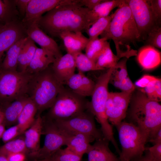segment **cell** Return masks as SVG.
Masks as SVG:
<instances>
[{"label": "cell", "instance_id": "6da1fadb", "mask_svg": "<svg viewBox=\"0 0 161 161\" xmlns=\"http://www.w3.org/2000/svg\"><path fill=\"white\" fill-rule=\"evenodd\" d=\"M76 2L56 6L36 21L38 26L51 36L58 37L65 31L85 32L91 26L89 13L90 10Z\"/></svg>", "mask_w": 161, "mask_h": 161}, {"label": "cell", "instance_id": "7a4b0ae2", "mask_svg": "<svg viewBox=\"0 0 161 161\" xmlns=\"http://www.w3.org/2000/svg\"><path fill=\"white\" fill-rule=\"evenodd\" d=\"M130 103V122L139 129L149 141L161 128V105L149 99L142 90L132 93Z\"/></svg>", "mask_w": 161, "mask_h": 161}, {"label": "cell", "instance_id": "3957f363", "mask_svg": "<svg viewBox=\"0 0 161 161\" xmlns=\"http://www.w3.org/2000/svg\"><path fill=\"white\" fill-rule=\"evenodd\" d=\"M52 64L45 69L31 75L28 84L27 95L35 105L37 114L52 106L64 87L55 76Z\"/></svg>", "mask_w": 161, "mask_h": 161}, {"label": "cell", "instance_id": "277c9868", "mask_svg": "<svg viewBox=\"0 0 161 161\" xmlns=\"http://www.w3.org/2000/svg\"><path fill=\"white\" fill-rule=\"evenodd\" d=\"M114 43L128 45L141 41L131 10L125 0L118 7L107 29L100 35Z\"/></svg>", "mask_w": 161, "mask_h": 161}, {"label": "cell", "instance_id": "5b68a950", "mask_svg": "<svg viewBox=\"0 0 161 161\" xmlns=\"http://www.w3.org/2000/svg\"><path fill=\"white\" fill-rule=\"evenodd\" d=\"M89 102L86 97L64 86L44 117L54 120L67 119L89 109Z\"/></svg>", "mask_w": 161, "mask_h": 161}, {"label": "cell", "instance_id": "8992f818", "mask_svg": "<svg viewBox=\"0 0 161 161\" xmlns=\"http://www.w3.org/2000/svg\"><path fill=\"white\" fill-rule=\"evenodd\" d=\"M116 126L121 147L120 161H130L142 156L147 140L139 129L133 123L126 121Z\"/></svg>", "mask_w": 161, "mask_h": 161}, {"label": "cell", "instance_id": "52a82bcc", "mask_svg": "<svg viewBox=\"0 0 161 161\" xmlns=\"http://www.w3.org/2000/svg\"><path fill=\"white\" fill-rule=\"evenodd\" d=\"M114 67L108 69L97 78L89 107V110L100 125L103 135L106 137L111 136L113 133L112 127L106 114L105 104L109 93L108 84Z\"/></svg>", "mask_w": 161, "mask_h": 161}, {"label": "cell", "instance_id": "ba28073f", "mask_svg": "<svg viewBox=\"0 0 161 161\" xmlns=\"http://www.w3.org/2000/svg\"><path fill=\"white\" fill-rule=\"evenodd\" d=\"M31 75L0 68V105L27 95L28 84Z\"/></svg>", "mask_w": 161, "mask_h": 161}, {"label": "cell", "instance_id": "9c48e42d", "mask_svg": "<svg viewBox=\"0 0 161 161\" xmlns=\"http://www.w3.org/2000/svg\"><path fill=\"white\" fill-rule=\"evenodd\" d=\"M43 118L42 134L45 135L43 146L32 157L40 160L50 158L63 146L66 145L70 134L60 129L53 120Z\"/></svg>", "mask_w": 161, "mask_h": 161}, {"label": "cell", "instance_id": "30bf717a", "mask_svg": "<svg viewBox=\"0 0 161 161\" xmlns=\"http://www.w3.org/2000/svg\"><path fill=\"white\" fill-rule=\"evenodd\" d=\"M53 120L69 134H84L96 140L104 138L101 131L96 127L94 116L89 109L67 119Z\"/></svg>", "mask_w": 161, "mask_h": 161}, {"label": "cell", "instance_id": "8fae6325", "mask_svg": "<svg viewBox=\"0 0 161 161\" xmlns=\"http://www.w3.org/2000/svg\"><path fill=\"white\" fill-rule=\"evenodd\" d=\"M131 11L141 41H145L149 31L157 25L148 0H125Z\"/></svg>", "mask_w": 161, "mask_h": 161}, {"label": "cell", "instance_id": "7c38bea8", "mask_svg": "<svg viewBox=\"0 0 161 161\" xmlns=\"http://www.w3.org/2000/svg\"><path fill=\"white\" fill-rule=\"evenodd\" d=\"M133 92H109L105 104V112L109 122L115 126L126 117Z\"/></svg>", "mask_w": 161, "mask_h": 161}, {"label": "cell", "instance_id": "4fadbf2b", "mask_svg": "<svg viewBox=\"0 0 161 161\" xmlns=\"http://www.w3.org/2000/svg\"><path fill=\"white\" fill-rule=\"evenodd\" d=\"M27 36L26 26L20 19L7 23L0 27V64L4 52Z\"/></svg>", "mask_w": 161, "mask_h": 161}, {"label": "cell", "instance_id": "5bb4252c", "mask_svg": "<svg viewBox=\"0 0 161 161\" xmlns=\"http://www.w3.org/2000/svg\"><path fill=\"white\" fill-rule=\"evenodd\" d=\"M77 1V0H30L22 21L24 24L37 21L44 13L56 6Z\"/></svg>", "mask_w": 161, "mask_h": 161}, {"label": "cell", "instance_id": "9a60e30c", "mask_svg": "<svg viewBox=\"0 0 161 161\" xmlns=\"http://www.w3.org/2000/svg\"><path fill=\"white\" fill-rule=\"evenodd\" d=\"M27 36L41 48L51 52L55 58L62 55L59 47L56 41L47 35L38 25L36 21L24 24Z\"/></svg>", "mask_w": 161, "mask_h": 161}, {"label": "cell", "instance_id": "2e32d148", "mask_svg": "<svg viewBox=\"0 0 161 161\" xmlns=\"http://www.w3.org/2000/svg\"><path fill=\"white\" fill-rule=\"evenodd\" d=\"M52 67L55 76L64 85L75 74L76 68L74 58L69 53L55 58Z\"/></svg>", "mask_w": 161, "mask_h": 161}, {"label": "cell", "instance_id": "e0dca14e", "mask_svg": "<svg viewBox=\"0 0 161 161\" xmlns=\"http://www.w3.org/2000/svg\"><path fill=\"white\" fill-rule=\"evenodd\" d=\"M43 118L38 114L31 126L24 132V138L27 152L32 156L40 149V140L42 134Z\"/></svg>", "mask_w": 161, "mask_h": 161}, {"label": "cell", "instance_id": "ac0fdd59", "mask_svg": "<svg viewBox=\"0 0 161 161\" xmlns=\"http://www.w3.org/2000/svg\"><path fill=\"white\" fill-rule=\"evenodd\" d=\"M109 141L104 138L90 145L86 154L88 161H120L110 151Z\"/></svg>", "mask_w": 161, "mask_h": 161}, {"label": "cell", "instance_id": "d6986e66", "mask_svg": "<svg viewBox=\"0 0 161 161\" xmlns=\"http://www.w3.org/2000/svg\"><path fill=\"white\" fill-rule=\"evenodd\" d=\"M58 37L63 40L67 53L71 54L85 49L89 41L88 38L80 32H64Z\"/></svg>", "mask_w": 161, "mask_h": 161}, {"label": "cell", "instance_id": "ffe728a7", "mask_svg": "<svg viewBox=\"0 0 161 161\" xmlns=\"http://www.w3.org/2000/svg\"><path fill=\"white\" fill-rule=\"evenodd\" d=\"M29 99L26 95L10 102L0 105L4 115L3 124L10 125L17 122L18 118Z\"/></svg>", "mask_w": 161, "mask_h": 161}, {"label": "cell", "instance_id": "44dd1931", "mask_svg": "<svg viewBox=\"0 0 161 161\" xmlns=\"http://www.w3.org/2000/svg\"><path fill=\"white\" fill-rule=\"evenodd\" d=\"M55 59L54 55L50 52L38 47L26 72L32 75L42 71L52 64Z\"/></svg>", "mask_w": 161, "mask_h": 161}, {"label": "cell", "instance_id": "7402d4cb", "mask_svg": "<svg viewBox=\"0 0 161 161\" xmlns=\"http://www.w3.org/2000/svg\"><path fill=\"white\" fill-rule=\"evenodd\" d=\"M137 56L138 63L145 70L155 68L161 63L160 52L150 45H146L142 47Z\"/></svg>", "mask_w": 161, "mask_h": 161}, {"label": "cell", "instance_id": "603a6c76", "mask_svg": "<svg viewBox=\"0 0 161 161\" xmlns=\"http://www.w3.org/2000/svg\"><path fill=\"white\" fill-rule=\"evenodd\" d=\"M27 38V36L22 38L8 49L3 62L0 64V68L6 70L17 71L18 57Z\"/></svg>", "mask_w": 161, "mask_h": 161}, {"label": "cell", "instance_id": "cb8c5ba5", "mask_svg": "<svg viewBox=\"0 0 161 161\" xmlns=\"http://www.w3.org/2000/svg\"><path fill=\"white\" fill-rule=\"evenodd\" d=\"M94 140L86 135L77 133L70 134L66 144V148L76 154L82 157L86 153L90 145V143Z\"/></svg>", "mask_w": 161, "mask_h": 161}, {"label": "cell", "instance_id": "d4e9b609", "mask_svg": "<svg viewBox=\"0 0 161 161\" xmlns=\"http://www.w3.org/2000/svg\"><path fill=\"white\" fill-rule=\"evenodd\" d=\"M37 48L35 42L28 36L18 57L17 69L18 72H26Z\"/></svg>", "mask_w": 161, "mask_h": 161}, {"label": "cell", "instance_id": "484cf974", "mask_svg": "<svg viewBox=\"0 0 161 161\" xmlns=\"http://www.w3.org/2000/svg\"><path fill=\"white\" fill-rule=\"evenodd\" d=\"M37 109L34 103L29 98L17 121L22 134L29 129L34 122Z\"/></svg>", "mask_w": 161, "mask_h": 161}, {"label": "cell", "instance_id": "4316f807", "mask_svg": "<svg viewBox=\"0 0 161 161\" xmlns=\"http://www.w3.org/2000/svg\"><path fill=\"white\" fill-rule=\"evenodd\" d=\"M123 0H105L97 5L89 13V21L91 25L96 20L101 18L109 15L111 11L118 7Z\"/></svg>", "mask_w": 161, "mask_h": 161}, {"label": "cell", "instance_id": "83f0119b", "mask_svg": "<svg viewBox=\"0 0 161 161\" xmlns=\"http://www.w3.org/2000/svg\"><path fill=\"white\" fill-rule=\"evenodd\" d=\"M121 57L114 54L107 41L95 63L96 66L99 70L109 69L114 66Z\"/></svg>", "mask_w": 161, "mask_h": 161}, {"label": "cell", "instance_id": "f1b7e54d", "mask_svg": "<svg viewBox=\"0 0 161 161\" xmlns=\"http://www.w3.org/2000/svg\"><path fill=\"white\" fill-rule=\"evenodd\" d=\"M15 0H0V22L4 24L19 19Z\"/></svg>", "mask_w": 161, "mask_h": 161}, {"label": "cell", "instance_id": "f546056e", "mask_svg": "<svg viewBox=\"0 0 161 161\" xmlns=\"http://www.w3.org/2000/svg\"><path fill=\"white\" fill-rule=\"evenodd\" d=\"M114 15V12L106 17L96 20L86 31L89 39L98 38L108 28Z\"/></svg>", "mask_w": 161, "mask_h": 161}, {"label": "cell", "instance_id": "4dcf8cb0", "mask_svg": "<svg viewBox=\"0 0 161 161\" xmlns=\"http://www.w3.org/2000/svg\"><path fill=\"white\" fill-rule=\"evenodd\" d=\"M107 41L104 38L98 37L89 39L85 48V54L95 63Z\"/></svg>", "mask_w": 161, "mask_h": 161}, {"label": "cell", "instance_id": "1f68e13d", "mask_svg": "<svg viewBox=\"0 0 161 161\" xmlns=\"http://www.w3.org/2000/svg\"><path fill=\"white\" fill-rule=\"evenodd\" d=\"M27 152L24 139L17 138L7 142L0 147V154L6 156L16 153Z\"/></svg>", "mask_w": 161, "mask_h": 161}, {"label": "cell", "instance_id": "d6a6232c", "mask_svg": "<svg viewBox=\"0 0 161 161\" xmlns=\"http://www.w3.org/2000/svg\"><path fill=\"white\" fill-rule=\"evenodd\" d=\"M75 60L76 67L82 72L99 70L96 66L95 63L90 59L81 52L72 54Z\"/></svg>", "mask_w": 161, "mask_h": 161}, {"label": "cell", "instance_id": "836d02e7", "mask_svg": "<svg viewBox=\"0 0 161 161\" xmlns=\"http://www.w3.org/2000/svg\"><path fill=\"white\" fill-rule=\"evenodd\" d=\"M66 84L71 90L75 93L85 97L87 96L83 86L80 71L72 75L66 81Z\"/></svg>", "mask_w": 161, "mask_h": 161}, {"label": "cell", "instance_id": "e575fe53", "mask_svg": "<svg viewBox=\"0 0 161 161\" xmlns=\"http://www.w3.org/2000/svg\"><path fill=\"white\" fill-rule=\"evenodd\" d=\"M82 157L66 147L56 151L50 158V161H80Z\"/></svg>", "mask_w": 161, "mask_h": 161}, {"label": "cell", "instance_id": "d590c367", "mask_svg": "<svg viewBox=\"0 0 161 161\" xmlns=\"http://www.w3.org/2000/svg\"><path fill=\"white\" fill-rule=\"evenodd\" d=\"M127 58H124L118 61L114 66L110 80L121 82L129 77L126 62Z\"/></svg>", "mask_w": 161, "mask_h": 161}, {"label": "cell", "instance_id": "8d00e7d4", "mask_svg": "<svg viewBox=\"0 0 161 161\" xmlns=\"http://www.w3.org/2000/svg\"><path fill=\"white\" fill-rule=\"evenodd\" d=\"M145 41L146 45L160 49L161 48V26L156 25L153 27L148 33Z\"/></svg>", "mask_w": 161, "mask_h": 161}, {"label": "cell", "instance_id": "74e56055", "mask_svg": "<svg viewBox=\"0 0 161 161\" xmlns=\"http://www.w3.org/2000/svg\"><path fill=\"white\" fill-rule=\"evenodd\" d=\"M109 82L121 90L122 91L132 92L136 89V86L129 77L121 82L110 80Z\"/></svg>", "mask_w": 161, "mask_h": 161}, {"label": "cell", "instance_id": "f35d334b", "mask_svg": "<svg viewBox=\"0 0 161 161\" xmlns=\"http://www.w3.org/2000/svg\"><path fill=\"white\" fill-rule=\"evenodd\" d=\"M21 134L20 128L17 124L5 130L1 139L3 142L5 143L15 139Z\"/></svg>", "mask_w": 161, "mask_h": 161}, {"label": "cell", "instance_id": "ab89813d", "mask_svg": "<svg viewBox=\"0 0 161 161\" xmlns=\"http://www.w3.org/2000/svg\"><path fill=\"white\" fill-rule=\"evenodd\" d=\"M150 8L157 25L161 26V0H149Z\"/></svg>", "mask_w": 161, "mask_h": 161}, {"label": "cell", "instance_id": "60d3db41", "mask_svg": "<svg viewBox=\"0 0 161 161\" xmlns=\"http://www.w3.org/2000/svg\"><path fill=\"white\" fill-rule=\"evenodd\" d=\"M80 72L81 75L83 86L87 96H91L95 88V83L91 79L86 77L83 72Z\"/></svg>", "mask_w": 161, "mask_h": 161}, {"label": "cell", "instance_id": "b9f144b4", "mask_svg": "<svg viewBox=\"0 0 161 161\" xmlns=\"http://www.w3.org/2000/svg\"><path fill=\"white\" fill-rule=\"evenodd\" d=\"M156 80L151 82L147 86L144 88L143 90H142L149 99L159 102L160 100L157 96L155 89V83Z\"/></svg>", "mask_w": 161, "mask_h": 161}, {"label": "cell", "instance_id": "7bdbcfd3", "mask_svg": "<svg viewBox=\"0 0 161 161\" xmlns=\"http://www.w3.org/2000/svg\"><path fill=\"white\" fill-rule=\"evenodd\" d=\"M30 0H15V3L19 16L24 18L27 8Z\"/></svg>", "mask_w": 161, "mask_h": 161}, {"label": "cell", "instance_id": "ee69618b", "mask_svg": "<svg viewBox=\"0 0 161 161\" xmlns=\"http://www.w3.org/2000/svg\"><path fill=\"white\" fill-rule=\"evenodd\" d=\"M157 78L153 76L145 75L136 81L135 85L139 87L144 88Z\"/></svg>", "mask_w": 161, "mask_h": 161}, {"label": "cell", "instance_id": "f6af8a7d", "mask_svg": "<svg viewBox=\"0 0 161 161\" xmlns=\"http://www.w3.org/2000/svg\"><path fill=\"white\" fill-rule=\"evenodd\" d=\"M145 149L157 161H161V143L154 144Z\"/></svg>", "mask_w": 161, "mask_h": 161}, {"label": "cell", "instance_id": "bcb514c9", "mask_svg": "<svg viewBox=\"0 0 161 161\" xmlns=\"http://www.w3.org/2000/svg\"><path fill=\"white\" fill-rule=\"evenodd\" d=\"M105 0H78V3L82 6H84L90 10Z\"/></svg>", "mask_w": 161, "mask_h": 161}, {"label": "cell", "instance_id": "7dc6e473", "mask_svg": "<svg viewBox=\"0 0 161 161\" xmlns=\"http://www.w3.org/2000/svg\"><path fill=\"white\" fill-rule=\"evenodd\" d=\"M7 157L8 161H24L25 158V154L23 153L10 154Z\"/></svg>", "mask_w": 161, "mask_h": 161}, {"label": "cell", "instance_id": "c3c4849f", "mask_svg": "<svg viewBox=\"0 0 161 161\" xmlns=\"http://www.w3.org/2000/svg\"><path fill=\"white\" fill-rule=\"evenodd\" d=\"M155 89L156 93L158 98L161 100V80L160 78H157L155 85Z\"/></svg>", "mask_w": 161, "mask_h": 161}, {"label": "cell", "instance_id": "681fc988", "mask_svg": "<svg viewBox=\"0 0 161 161\" xmlns=\"http://www.w3.org/2000/svg\"><path fill=\"white\" fill-rule=\"evenodd\" d=\"M149 142L152 143L154 145L161 143V129L157 131Z\"/></svg>", "mask_w": 161, "mask_h": 161}, {"label": "cell", "instance_id": "f907efd6", "mask_svg": "<svg viewBox=\"0 0 161 161\" xmlns=\"http://www.w3.org/2000/svg\"><path fill=\"white\" fill-rule=\"evenodd\" d=\"M137 159V161H157L151 155L148 151L145 155Z\"/></svg>", "mask_w": 161, "mask_h": 161}, {"label": "cell", "instance_id": "816d5d0a", "mask_svg": "<svg viewBox=\"0 0 161 161\" xmlns=\"http://www.w3.org/2000/svg\"><path fill=\"white\" fill-rule=\"evenodd\" d=\"M5 130L4 125L3 123L0 124V139L1 138Z\"/></svg>", "mask_w": 161, "mask_h": 161}, {"label": "cell", "instance_id": "f5cc1de1", "mask_svg": "<svg viewBox=\"0 0 161 161\" xmlns=\"http://www.w3.org/2000/svg\"><path fill=\"white\" fill-rule=\"evenodd\" d=\"M0 161H8V160L6 156L0 154Z\"/></svg>", "mask_w": 161, "mask_h": 161}, {"label": "cell", "instance_id": "db71d44e", "mask_svg": "<svg viewBox=\"0 0 161 161\" xmlns=\"http://www.w3.org/2000/svg\"><path fill=\"white\" fill-rule=\"evenodd\" d=\"M4 120V117L2 111L1 109L0 110V124L3 123Z\"/></svg>", "mask_w": 161, "mask_h": 161}, {"label": "cell", "instance_id": "11a10c76", "mask_svg": "<svg viewBox=\"0 0 161 161\" xmlns=\"http://www.w3.org/2000/svg\"><path fill=\"white\" fill-rule=\"evenodd\" d=\"M37 161H50V158L40 160Z\"/></svg>", "mask_w": 161, "mask_h": 161}, {"label": "cell", "instance_id": "9f6ffc18", "mask_svg": "<svg viewBox=\"0 0 161 161\" xmlns=\"http://www.w3.org/2000/svg\"><path fill=\"white\" fill-rule=\"evenodd\" d=\"M4 24L3 23H1V22H0V27H1Z\"/></svg>", "mask_w": 161, "mask_h": 161}, {"label": "cell", "instance_id": "6f0895ef", "mask_svg": "<svg viewBox=\"0 0 161 161\" xmlns=\"http://www.w3.org/2000/svg\"><path fill=\"white\" fill-rule=\"evenodd\" d=\"M1 109V108H0V110Z\"/></svg>", "mask_w": 161, "mask_h": 161}]
</instances>
